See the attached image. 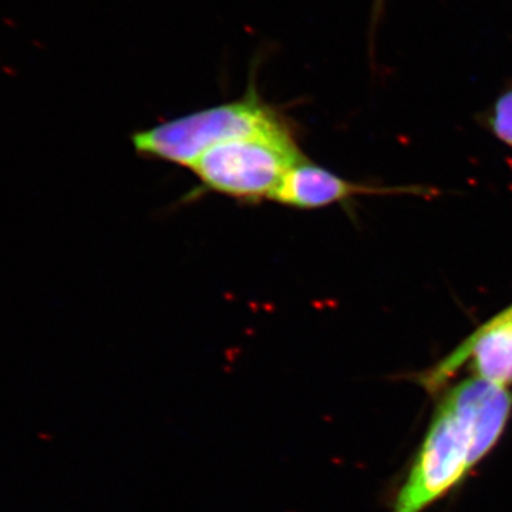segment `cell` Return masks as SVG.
Masks as SVG:
<instances>
[{"label": "cell", "instance_id": "52a82bcc", "mask_svg": "<svg viewBox=\"0 0 512 512\" xmlns=\"http://www.w3.org/2000/svg\"><path fill=\"white\" fill-rule=\"evenodd\" d=\"M386 0H373L372 9V33L375 32L376 26L379 25L380 16L383 15Z\"/></svg>", "mask_w": 512, "mask_h": 512}, {"label": "cell", "instance_id": "3957f363", "mask_svg": "<svg viewBox=\"0 0 512 512\" xmlns=\"http://www.w3.org/2000/svg\"><path fill=\"white\" fill-rule=\"evenodd\" d=\"M478 464L466 414L441 397L392 512H423L450 493Z\"/></svg>", "mask_w": 512, "mask_h": 512}, {"label": "cell", "instance_id": "5b68a950", "mask_svg": "<svg viewBox=\"0 0 512 512\" xmlns=\"http://www.w3.org/2000/svg\"><path fill=\"white\" fill-rule=\"evenodd\" d=\"M421 194L430 192L420 187H376L353 183L332 171L303 160L285 175L271 200L298 210H318L345 202L357 195Z\"/></svg>", "mask_w": 512, "mask_h": 512}, {"label": "cell", "instance_id": "ba28073f", "mask_svg": "<svg viewBox=\"0 0 512 512\" xmlns=\"http://www.w3.org/2000/svg\"><path fill=\"white\" fill-rule=\"evenodd\" d=\"M510 308L512 309V303H511V305H510Z\"/></svg>", "mask_w": 512, "mask_h": 512}, {"label": "cell", "instance_id": "8992f818", "mask_svg": "<svg viewBox=\"0 0 512 512\" xmlns=\"http://www.w3.org/2000/svg\"><path fill=\"white\" fill-rule=\"evenodd\" d=\"M481 121L494 137L512 147V82L498 94Z\"/></svg>", "mask_w": 512, "mask_h": 512}, {"label": "cell", "instance_id": "6da1fadb", "mask_svg": "<svg viewBox=\"0 0 512 512\" xmlns=\"http://www.w3.org/2000/svg\"><path fill=\"white\" fill-rule=\"evenodd\" d=\"M285 133L292 130L284 117L252 90L244 99L138 131L133 144L141 156L192 167L205 151L227 141Z\"/></svg>", "mask_w": 512, "mask_h": 512}, {"label": "cell", "instance_id": "7a4b0ae2", "mask_svg": "<svg viewBox=\"0 0 512 512\" xmlns=\"http://www.w3.org/2000/svg\"><path fill=\"white\" fill-rule=\"evenodd\" d=\"M305 158L293 133L272 134L212 147L191 168L208 190L258 202L274 197L288 171Z\"/></svg>", "mask_w": 512, "mask_h": 512}, {"label": "cell", "instance_id": "277c9868", "mask_svg": "<svg viewBox=\"0 0 512 512\" xmlns=\"http://www.w3.org/2000/svg\"><path fill=\"white\" fill-rule=\"evenodd\" d=\"M498 386H512V309L485 320L456 349L413 379L430 394L443 393L463 367Z\"/></svg>", "mask_w": 512, "mask_h": 512}]
</instances>
